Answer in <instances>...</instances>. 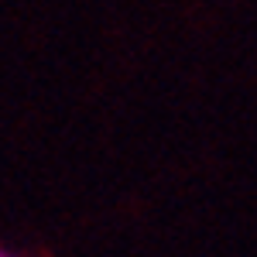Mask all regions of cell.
<instances>
[{
    "mask_svg": "<svg viewBox=\"0 0 257 257\" xmlns=\"http://www.w3.org/2000/svg\"><path fill=\"white\" fill-rule=\"evenodd\" d=\"M0 257H18V254H7V250H0Z\"/></svg>",
    "mask_w": 257,
    "mask_h": 257,
    "instance_id": "obj_1",
    "label": "cell"
}]
</instances>
